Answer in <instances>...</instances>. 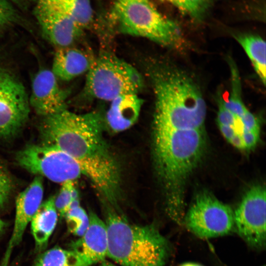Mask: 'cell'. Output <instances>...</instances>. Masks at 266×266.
<instances>
[{
    "label": "cell",
    "mask_w": 266,
    "mask_h": 266,
    "mask_svg": "<svg viewBox=\"0 0 266 266\" xmlns=\"http://www.w3.org/2000/svg\"><path fill=\"white\" fill-rule=\"evenodd\" d=\"M43 144L56 147L76 160L111 207L120 196L119 165L103 135L101 115L66 109L44 117L39 127Z\"/></svg>",
    "instance_id": "obj_1"
},
{
    "label": "cell",
    "mask_w": 266,
    "mask_h": 266,
    "mask_svg": "<svg viewBox=\"0 0 266 266\" xmlns=\"http://www.w3.org/2000/svg\"><path fill=\"white\" fill-rule=\"evenodd\" d=\"M206 146L204 129H177L154 124L153 157L164 190L168 216L183 224L187 180L203 157Z\"/></svg>",
    "instance_id": "obj_2"
},
{
    "label": "cell",
    "mask_w": 266,
    "mask_h": 266,
    "mask_svg": "<svg viewBox=\"0 0 266 266\" xmlns=\"http://www.w3.org/2000/svg\"><path fill=\"white\" fill-rule=\"evenodd\" d=\"M156 98L154 124L177 129H204L206 105L199 86L176 66H159L152 73Z\"/></svg>",
    "instance_id": "obj_3"
},
{
    "label": "cell",
    "mask_w": 266,
    "mask_h": 266,
    "mask_svg": "<svg viewBox=\"0 0 266 266\" xmlns=\"http://www.w3.org/2000/svg\"><path fill=\"white\" fill-rule=\"evenodd\" d=\"M107 257L121 266H166L171 254L168 240L153 224L130 223L116 209L107 207L105 221Z\"/></svg>",
    "instance_id": "obj_4"
},
{
    "label": "cell",
    "mask_w": 266,
    "mask_h": 266,
    "mask_svg": "<svg viewBox=\"0 0 266 266\" xmlns=\"http://www.w3.org/2000/svg\"><path fill=\"white\" fill-rule=\"evenodd\" d=\"M113 15L123 33L146 38L167 47H177L181 43L178 25L161 14L149 0H117Z\"/></svg>",
    "instance_id": "obj_5"
},
{
    "label": "cell",
    "mask_w": 266,
    "mask_h": 266,
    "mask_svg": "<svg viewBox=\"0 0 266 266\" xmlns=\"http://www.w3.org/2000/svg\"><path fill=\"white\" fill-rule=\"evenodd\" d=\"M87 73L85 92L101 100L110 101L122 95L137 94L143 85L135 68L111 53L93 60Z\"/></svg>",
    "instance_id": "obj_6"
},
{
    "label": "cell",
    "mask_w": 266,
    "mask_h": 266,
    "mask_svg": "<svg viewBox=\"0 0 266 266\" xmlns=\"http://www.w3.org/2000/svg\"><path fill=\"white\" fill-rule=\"evenodd\" d=\"M16 160L29 172L62 184L79 178L84 173L78 162L53 146L28 145L18 152Z\"/></svg>",
    "instance_id": "obj_7"
},
{
    "label": "cell",
    "mask_w": 266,
    "mask_h": 266,
    "mask_svg": "<svg viewBox=\"0 0 266 266\" xmlns=\"http://www.w3.org/2000/svg\"><path fill=\"white\" fill-rule=\"evenodd\" d=\"M183 224L200 238L223 236L230 234L234 227L233 212L210 193L203 191L185 213Z\"/></svg>",
    "instance_id": "obj_8"
},
{
    "label": "cell",
    "mask_w": 266,
    "mask_h": 266,
    "mask_svg": "<svg viewBox=\"0 0 266 266\" xmlns=\"http://www.w3.org/2000/svg\"><path fill=\"white\" fill-rule=\"evenodd\" d=\"M266 188L252 187L233 212L234 227L238 234L251 248L265 250L266 245Z\"/></svg>",
    "instance_id": "obj_9"
},
{
    "label": "cell",
    "mask_w": 266,
    "mask_h": 266,
    "mask_svg": "<svg viewBox=\"0 0 266 266\" xmlns=\"http://www.w3.org/2000/svg\"><path fill=\"white\" fill-rule=\"evenodd\" d=\"M30 103L23 85L6 73H0V138L15 135L27 122Z\"/></svg>",
    "instance_id": "obj_10"
},
{
    "label": "cell",
    "mask_w": 266,
    "mask_h": 266,
    "mask_svg": "<svg viewBox=\"0 0 266 266\" xmlns=\"http://www.w3.org/2000/svg\"><path fill=\"white\" fill-rule=\"evenodd\" d=\"M33 15L43 36L58 48L70 46L82 30L57 0H37Z\"/></svg>",
    "instance_id": "obj_11"
},
{
    "label": "cell",
    "mask_w": 266,
    "mask_h": 266,
    "mask_svg": "<svg viewBox=\"0 0 266 266\" xmlns=\"http://www.w3.org/2000/svg\"><path fill=\"white\" fill-rule=\"evenodd\" d=\"M43 196L42 178L34 177L31 183L18 196L13 230L2 257L1 266H7L14 249L21 242L24 232L37 210Z\"/></svg>",
    "instance_id": "obj_12"
},
{
    "label": "cell",
    "mask_w": 266,
    "mask_h": 266,
    "mask_svg": "<svg viewBox=\"0 0 266 266\" xmlns=\"http://www.w3.org/2000/svg\"><path fill=\"white\" fill-rule=\"evenodd\" d=\"M66 97L51 70L41 69L35 75L29 103L38 114L45 117L66 109Z\"/></svg>",
    "instance_id": "obj_13"
},
{
    "label": "cell",
    "mask_w": 266,
    "mask_h": 266,
    "mask_svg": "<svg viewBox=\"0 0 266 266\" xmlns=\"http://www.w3.org/2000/svg\"><path fill=\"white\" fill-rule=\"evenodd\" d=\"M89 224L85 233L71 243V250L90 266L99 264L107 257L108 235L104 221L90 211Z\"/></svg>",
    "instance_id": "obj_14"
},
{
    "label": "cell",
    "mask_w": 266,
    "mask_h": 266,
    "mask_svg": "<svg viewBox=\"0 0 266 266\" xmlns=\"http://www.w3.org/2000/svg\"><path fill=\"white\" fill-rule=\"evenodd\" d=\"M105 120L114 132L130 128L138 119L143 103L137 94L120 95L110 101Z\"/></svg>",
    "instance_id": "obj_15"
},
{
    "label": "cell",
    "mask_w": 266,
    "mask_h": 266,
    "mask_svg": "<svg viewBox=\"0 0 266 266\" xmlns=\"http://www.w3.org/2000/svg\"><path fill=\"white\" fill-rule=\"evenodd\" d=\"M93 60L83 51L70 46L58 48L52 71L57 78L69 81L87 72Z\"/></svg>",
    "instance_id": "obj_16"
},
{
    "label": "cell",
    "mask_w": 266,
    "mask_h": 266,
    "mask_svg": "<svg viewBox=\"0 0 266 266\" xmlns=\"http://www.w3.org/2000/svg\"><path fill=\"white\" fill-rule=\"evenodd\" d=\"M55 197L42 202L31 221V229L35 248L44 249L56 226L58 212L54 203Z\"/></svg>",
    "instance_id": "obj_17"
},
{
    "label": "cell",
    "mask_w": 266,
    "mask_h": 266,
    "mask_svg": "<svg viewBox=\"0 0 266 266\" xmlns=\"http://www.w3.org/2000/svg\"><path fill=\"white\" fill-rule=\"evenodd\" d=\"M234 37L242 47L252 63L254 69L266 84V42L260 36L252 34H238Z\"/></svg>",
    "instance_id": "obj_18"
},
{
    "label": "cell",
    "mask_w": 266,
    "mask_h": 266,
    "mask_svg": "<svg viewBox=\"0 0 266 266\" xmlns=\"http://www.w3.org/2000/svg\"><path fill=\"white\" fill-rule=\"evenodd\" d=\"M33 266H90L76 252L55 247L40 254Z\"/></svg>",
    "instance_id": "obj_19"
},
{
    "label": "cell",
    "mask_w": 266,
    "mask_h": 266,
    "mask_svg": "<svg viewBox=\"0 0 266 266\" xmlns=\"http://www.w3.org/2000/svg\"><path fill=\"white\" fill-rule=\"evenodd\" d=\"M82 29L88 26L93 18L90 0H57Z\"/></svg>",
    "instance_id": "obj_20"
},
{
    "label": "cell",
    "mask_w": 266,
    "mask_h": 266,
    "mask_svg": "<svg viewBox=\"0 0 266 266\" xmlns=\"http://www.w3.org/2000/svg\"><path fill=\"white\" fill-rule=\"evenodd\" d=\"M64 218L69 231L78 237H80L85 233L89 226V215L80 206L79 199L72 201Z\"/></svg>",
    "instance_id": "obj_21"
},
{
    "label": "cell",
    "mask_w": 266,
    "mask_h": 266,
    "mask_svg": "<svg viewBox=\"0 0 266 266\" xmlns=\"http://www.w3.org/2000/svg\"><path fill=\"white\" fill-rule=\"evenodd\" d=\"M79 199L78 193L73 181H67L62 184L60 190L54 203L60 218H64L73 200Z\"/></svg>",
    "instance_id": "obj_22"
},
{
    "label": "cell",
    "mask_w": 266,
    "mask_h": 266,
    "mask_svg": "<svg viewBox=\"0 0 266 266\" xmlns=\"http://www.w3.org/2000/svg\"><path fill=\"white\" fill-rule=\"evenodd\" d=\"M215 0H177L176 7L198 21L203 19Z\"/></svg>",
    "instance_id": "obj_23"
},
{
    "label": "cell",
    "mask_w": 266,
    "mask_h": 266,
    "mask_svg": "<svg viewBox=\"0 0 266 266\" xmlns=\"http://www.w3.org/2000/svg\"><path fill=\"white\" fill-rule=\"evenodd\" d=\"M233 90L230 98L227 100H223L225 107L240 118L247 109L244 105L240 96L239 80L237 73L233 69Z\"/></svg>",
    "instance_id": "obj_24"
},
{
    "label": "cell",
    "mask_w": 266,
    "mask_h": 266,
    "mask_svg": "<svg viewBox=\"0 0 266 266\" xmlns=\"http://www.w3.org/2000/svg\"><path fill=\"white\" fill-rule=\"evenodd\" d=\"M17 10L9 0H0V30L18 22Z\"/></svg>",
    "instance_id": "obj_25"
},
{
    "label": "cell",
    "mask_w": 266,
    "mask_h": 266,
    "mask_svg": "<svg viewBox=\"0 0 266 266\" xmlns=\"http://www.w3.org/2000/svg\"><path fill=\"white\" fill-rule=\"evenodd\" d=\"M218 111L217 113L218 124L230 126L235 127L238 118L224 104L222 98H218Z\"/></svg>",
    "instance_id": "obj_26"
},
{
    "label": "cell",
    "mask_w": 266,
    "mask_h": 266,
    "mask_svg": "<svg viewBox=\"0 0 266 266\" xmlns=\"http://www.w3.org/2000/svg\"><path fill=\"white\" fill-rule=\"evenodd\" d=\"M12 187V181L9 175L0 165V207L8 200Z\"/></svg>",
    "instance_id": "obj_27"
},
{
    "label": "cell",
    "mask_w": 266,
    "mask_h": 266,
    "mask_svg": "<svg viewBox=\"0 0 266 266\" xmlns=\"http://www.w3.org/2000/svg\"><path fill=\"white\" fill-rule=\"evenodd\" d=\"M238 119L241 126V132L243 130L260 131V124L258 119L247 109L243 115Z\"/></svg>",
    "instance_id": "obj_28"
},
{
    "label": "cell",
    "mask_w": 266,
    "mask_h": 266,
    "mask_svg": "<svg viewBox=\"0 0 266 266\" xmlns=\"http://www.w3.org/2000/svg\"><path fill=\"white\" fill-rule=\"evenodd\" d=\"M260 131H242L240 134L244 142L246 150H250L258 143Z\"/></svg>",
    "instance_id": "obj_29"
},
{
    "label": "cell",
    "mask_w": 266,
    "mask_h": 266,
    "mask_svg": "<svg viewBox=\"0 0 266 266\" xmlns=\"http://www.w3.org/2000/svg\"><path fill=\"white\" fill-rule=\"evenodd\" d=\"M218 126L221 133L228 141L237 133L234 127L220 124Z\"/></svg>",
    "instance_id": "obj_30"
},
{
    "label": "cell",
    "mask_w": 266,
    "mask_h": 266,
    "mask_svg": "<svg viewBox=\"0 0 266 266\" xmlns=\"http://www.w3.org/2000/svg\"><path fill=\"white\" fill-rule=\"evenodd\" d=\"M229 142L237 149L240 150H246L240 133H237Z\"/></svg>",
    "instance_id": "obj_31"
},
{
    "label": "cell",
    "mask_w": 266,
    "mask_h": 266,
    "mask_svg": "<svg viewBox=\"0 0 266 266\" xmlns=\"http://www.w3.org/2000/svg\"><path fill=\"white\" fill-rule=\"evenodd\" d=\"M98 266H117L114 264L106 261V260L103 261L102 262L99 263Z\"/></svg>",
    "instance_id": "obj_32"
},
{
    "label": "cell",
    "mask_w": 266,
    "mask_h": 266,
    "mask_svg": "<svg viewBox=\"0 0 266 266\" xmlns=\"http://www.w3.org/2000/svg\"><path fill=\"white\" fill-rule=\"evenodd\" d=\"M180 266H203L202 265L193 262H187L181 264Z\"/></svg>",
    "instance_id": "obj_33"
},
{
    "label": "cell",
    "mask_w": 266,
    "mask_h": 266,
    "mask_svg": "<svg viewBox=\"0 0 266 266\" xmlns=\"http://www.w3.org/2000/svg\"><path fill=\"white\" fill-rule=\"evenodd\" d=\"M5 226L4 222L0 219V234H1L2 231L3 230Z\"/></svg>",
    "instance_id": "obj_34"
},
{
    "label": "cell",
    "mask_w": 266,
    "mask_h": 266,
    "mask_svg": "<svg viewBox=\"0 0 266 266\" xmlns=\"http://www.w3.org/2000/svg\"><path fill=\"white\" fill-rule=\"evenodd\" d=\"M168 2H170L171 3L173 4L176 6L177 3V0H166Z\"/></svg>",
    "instance_id": "obj_35"
}]
</instances>
